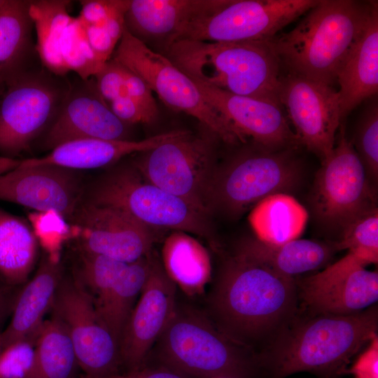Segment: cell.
Returning a JSON list of instances; mask_svg holds the SVG:
<instances>
[{
    "instance_id": "obj_5",
    "label": "cell",
    "mask_w": 378,
    "mask_h": 378,
    "mask_svg": "<svg viewBox=\"0 0 378 378\" xmlns=\"http://www.w3.org/2000/svg\"><path fill=\"white\" fill-rule=\"evenodd\" d=\"M160 365L188 378H258L257 355L220 332L204 314L175 311L153 349Z\"/></svg>"
},
{
    "instance_id": "obj_2",
    "label": "cell",
    "mask_w": 378,
    "mask_h": 378,
    "mask_svg": "<svg viewBox=\"0 0 378 378\" xmlns=\"http://www.w3.org/2000/svg\"><path fill=\"white\" fill-rule=\"evenodd\" d=\"M377 306L350 315L300 312L290 326L257 355L261 376L286 378L306 372L319 378L348 372L352 358L376 336Z\"/></svg>"
},
{
    "instance_id": "obj_4",
    "label": "cell",
    "mask_w": 378,
    "mask_h": 378,
    "mask_svg": "<svg viewBox=\"0 0 378 378\" xmlns=\"http://www.w3.org/2000/svg\"><path fill=\"white\" fill-rule=\"evenodd\" d=\"M162 54L192 78L234 94L281 106V68L270 41L178 40Z\"/></svg>"
},
{
    "instance_id": "obj_17",
    "label": "cell",
    "mask_w": 378,
    "mask_h": 378,
    "mask_svg": "<svg viewBox=\"0 0 378 378\" xmlns=\"http://www.w3.org/2000/svg\"><path fill=\"white\" fill-rule=\"evenodd\" d=\"M20 161L0 170V200L33 211H55L69 221L82 202L79 171L50 164L22 166Z\"/></svg>"
},
{
    "instance_id": "obj_46",
    "label": "cell",
    "mask_w": 378,
    "mask_h": 378,
    "mask_svg": "<svg viewBox=\"0 0 378 378\" xmlns=\"http://www.w3.org/2000/svg\"><path fill=\"white\" fill-rule=\"evenodd\" d=\"M8 0H0V10H1L8 3Z\"/></svg>"
},
{
    "instance_id": "obj_7",
    "label": "cell",
    "mask_w": 378,
    "mask_h": 378,
    "mask_svg": "<svg viewBox=\"0 0 378 378\" xmlns=\"http://www.w3.org/2000/svg\"><path fill=\"white\" fill-rule=\"evenodd\" d=\"M84 202L118 209L149 229L211 239L209 216L146 180L133 164L118 165L102 176L89 189Z\"/></svg>"
},
{
    "instance_id": "obj_27",
    "label": "cell",
    "mask_w": 378,
    "mask_h": 378,
    "mask_svg": "<svg viewBox=\"0 0 378 378\" xmlns=\"http://www.w3.org/2000/svg\"><path fill=\"white\" fill-rule=\"evenodd\" d=\"M30 1L8 0L0 10V81L6 84L29 69L36 46Z\"/></svg>"
},
{
    "instance_id": "obj_15",
    "label": "cell",
    "mask_w": 378,
    "mask_h": 378,
    "mask_svg": "<svg viewBox=\"0 0 378 378\" xmlns=\"http://www.w3.org/2000/svg\"><path fill=\"white\" fill-rule=\"evenodd\" d=\"M365 267L348 253L318 273L295 278L300 307L310 314L350 315L372 306L378 299V273Z\"/></svg>"
},
{
    "instance_id": "obj_1",
    "label": "cell",
    "mask_w": 378,
    "mask_h": 378,
    "mask_svg": "<svg viewBox=\"0 0 378 378\" xmlns=\"http://www.w3.org/2000/svg\"><path fill=\"white\" fill-rule=\"evenodd\" d=\"M207 305V317L216 328L256 355L300 312L295 278L279 275L237 253L225 260Z\"/></svg>"
},
{
    "instance_id": "obj_35",
    "label": "cell",
    "mask_w": 378,
    "mask_h": 378,
    "mask_svg": "<svg viewBox=\"0 0 378 378\" xmlns=\"http://www.w3.org/2000/svg\"><path fill=\"white\" fill-rule=\"evenodd\" d=\"M60 48L69 71L75 72L81 79L93 77L104 64L95 56L78 18H73L66 26Z\"/></svg>"
},
{
    "instance_id": "obj_30",
    "label": "cell",
    "mask_w": 378,
    "mask_h": 378,
    "mask_svg": "<svg viewBox=\"0 0 378 378\" xmlns=\"http://www.w3.org/2000/svg\"><path fill=\"white\" fill-rule=\"evenodd\" d=\"M70 4L66 0H34L29 5V15L36 33V53L42 66L59 76H65L69 72L60 48L64 31L73 18L69 13Z\"/></svg>"
},
{
    "instance_id": "obj_21",
    "label": "cell",
    "mask_w": 378,
    "mask_h": 378,
    "mask_svg": "<svg viewBox=\"0 0 378 378\" xmlns=\"http://www.w3.org/2000/svg\"><path fill=\"white\" fill-rule=\"evenodd\" d=\"M230 0H131L125 29L145 44L161 46L162 52L175 42L191 22L225 6Z\"/></svg>"
},
{
    "instance_id": "obj_48",
    "label": "cell",
    "mask_w": 378,
    "mask_h": 378,
    "mask_svg": "<svg viewBox=\"0 0 378 378\" xmlns=\"http://www.w3.org/2000/svg\"><path fill=\"white\" fill-rule=\"evenodd\" d=\"M214 378H232V377H214Z\"/></svg>"
},
{
    "instance_id": "obj_31",
    "label": "cell",
    "mask_w": 378,
    "mask_h": 378,
    "mask_svg": "<svg viewBox=\"0 0 378 378\" xmlns=\"http://www.w3.org/2000/svg\"><path fill=\"white\" fill-rule=\"evenodd\" d=\"M76 365L68 333L52 314L38 332L32 363L23 378H72Z\"/></svg>"
},
{
    "instance_id": "obj_32",
    "label": "cell",
    "mask_w": 378,
    "mask_h": 378,
    "mask_svg": "<svg viewBox=\"0 0 378 378\" xmlns=\"http://www.w3.org/2000/svg\"><path fill=\"white\" fill-rule=\"evenodd\" d=\"M150 253L127 265L103 302L96 309L118 344L128 318L146 282L150 266Z\"/></svg>"
},
{
    "instance_id": "obj_20",
    "label": "cell",
    "mask_w": 378,
    "mask_h": 378,
    "mask_svg": "<svg viewBox=\"0 0 378 378\" xmlns=\"http://www.w3.org/2000/svg\"><path fill=\"white\" fill-rule=\"evenodd\" d=\"M192 79L204 100L226 120L244 144L251 139L252 144L270 150L300 146L280 105Z\"/></svg>"
},
{
    "instance_id": "obj_12",
    "label": "cell",
    "mask_w": 378,
    "mask_h": 378,
    "mask_svg": "<svg viewBox=\"0 0 378 378\" xmlns=\"http://www.w3.org/2000/svg\"><path fill=\"white\" fill-rule=\"evenodd\" d=\"M318 0H230L189 23L176 41H267L314 7Z\"/></svg>"
},
{
    "instance_id": "obj_22",
    "label": "cell",
    "mask_w": 378,
    "mask_h": 378,
    "mask_svg": "<svg viewBox=\"0 0 378 378\" xmlns=\"http://www.w3.org/2000/svg\"><path fill=\"white\" fill-rule=\"evenodd\" d=\"M184 131L172 130L139 141L99 139L71 141L54 148L41 158L21 160L20 164H50L76 171L102 168L116 163L128 155L150 150Z\"/></svg>"
},
{
    "instance_id": "obj_28",
    "label": "cell",
    "mask_w": 378,
    "mask_h": 378,
    "mask_svg": "<svg viewBox=\"0 0 378 378\" xmlns=\"http://www.w3.org/2000/svg\"><path fill=\"white\" fill-rule=\"evenodd\" d=\"M308 219L307 210L287 193L271 195L255 204L248 221L256 239L270 244H281L301 235Z\"/></svg>"
},
{
    "instance_id": "obj_47",
    "label": "cell",
    "mask_w": 378,
    "mask_h": 378,
    "mask_svg": "<svg viewBox=\"0 0 378 378\" xmlns=\"http://www.w3.org/2000/svg\"><path fill=\"white\" fill-rule=\"evenodd\" d=\"M8 287L0 278V289Z\"/></svg>"
},
{
    "instance_id": "obj_36",
    "label": "cell",
    "mask_w": 378,
    "mask_h": 378,
    "mask_svg": "<svg viewBox=\"0 0 378 378\" xmlns=\"http://www.w3.org/2000/svg\"><path fill=\"white\" fill-rule=\"evenodd\" d=\"M371 184L378 179V104L373 100L361 114L351 141Z\"/></svg>"
},
{
    "instance_id": "obj_16",
    "label": "cell",
    "mask_w": 378,
    "mask_h": 378,
    "mask_svg": "<svg viewBox=\"0 0 378 378\" xmlns=\"http://www.w3.org/2000/svg\"><path fill=\"white\" fill-rule=\"evenodd\" d=\"M70 220L71 235L83 251L125 263L151 251V230L118 209L83 202Z\"/></svg>"
},
{
    "instance_id": "obj_42",
    "label": "cell",
    "mask_w": 378,
    "mask_h": 378,
    "mask_svg": "<svg viewBox=\"0 0 378 378\" xmlns=\"http://www.w3.org/2000/svg\"><path fill=\"white\" fill-rule=\"evenodd\" d=\"M108 105L114 115L128 125L136 123L148 124L146 118L140 107L125 94L115 99Z\"/></svg>"
},
{
    "instance_id": "obj_14",
    "label": "cell",
    "mask_w": 378,
    "mask_h": 378,
    "mask_svg": "<svg viewBox=\"0 0 378 378\" xmlns=\"http://www.w3.org/2000/svg\"><path fill=\"white\" fill-rule=\"evenodd\" d=\"M279 100L300 146L324 161L335 144L342 116L333 87L281 70Z\"/></svg>"
},
{
    "instance_id": "obj_6",
    "label": "cell",
    "mask_w": 378,
    "mask_h": 378,
    "mask_svg": "<svg viewBox=\"0 0 378 378\" xmlns=\"http://www.w3.org/2000/svg\"><path fill=\"white\" fill-rule=\"evenodd\" d=\"M298 149L252 144L216 167L207 195L209 214L236 218L271 195L295 190L302 177Z\"/></svg>"
},
{
    "instance_id": "obj_38",
    "label": "cell",
    "mask_w": 378,
    "mask_h": 378,
    "mask_svg": "<svg viewBox=\"0 0 378 378\" xmlns=\"http://www.w3.org/2000/svg\"><path fill=\"white\" fill-rule=\"evenodd\" d=\"M36 339L17 342L0 353V378H23L34 355Z\"/></svg>"
},
{
    "instance_id": "obj_45",
    "label": "cell",
    "mask_w": 378,
    "mask_h": 378,
    "mask_svg": "<svg viewBox=\"0 0 378 378\" xmlns=\"http://www.w3.org/2000/svg\"><path fill=\"white\" fill-rule=\"evenodd\" d=\"M6 83L0 81V100L6 89Z\"/></svg>"
},
{
    "instance_id": "obj_26",
    "label": "cell",
    "mask_w": 378,
    "mask_h": 378,
    "mask_svg": "<svg viewBox=\"0 0 378 378\" xmlns=\"http://www.w3.org/2000/svg\"><path fill=\"white\" fill-rule=\"evenodd\" d=\"M162 265L172 281L188 296L204 292L211 279V261L206 248L191 234L173 231L162 248Z\"/></svg>"
},
{
    "instance_id": "obj_44",
    "label": "cell",
    "mask_w": 378,
    "mask_h": 378,
    "mask_svg": "<svg viewBox=\"0 0 378 378\" xmlns=\"http://www.w3.org/2000/svg\"><path fill=\"white\" fill-rule=\"evenodd\" d=\"M13 287H6L0 289V323L7 316L11 313L13 306L18 293L13 294L11 291Z\"/></svg>"
},
{
    "instance_id": "obj_40",
    "label": "cell",
    "mask_w": 378,
    "mask_h": 378,
    "mask_svg": "<svg viewBox=\"0 0 378 378\" xmlns=\"http://www.w3.org/2000/svg\"><path fill=\"white\" fill-rule=\"evenodd\" d=\"M123 72L125 95L131 98L140 107L146 118L148 124L153 122L158 116V109L152 90L139 76L124 66Z\"/></svg>"
},
{
    "instance_id": "obj_41",
    "label": "cell",
    "mask_w": 378,
    "mask_h": 378,
    "mask_svg": "<svg viewBox=\"0 0 378 378\" xmlns=\"http://www.w3.org/2000/svg\"><path fill=\"white\" fill-rule=\"evenodd\" d=\"M368 344L348 371L356 378H378V337H374Z\"/></svg>"
},
{
    "instance_id": "obj_10",
    "label": "cell",
    "mask_w": 378,
    "mask_h": 378,
    "mask_svg": "<svg viewBox=\"0 0 378 378\" xmlns=\"http://www.w3.org/2000/svg\"><path fill=\"white\" fill-rule=\"evenodd\" d=\"M111 57L139 76L172 110L196 118L227 144H243L232 126L204 100L189 76L125 29Z\"/></svg>"
},
{
    "instance_id": "obj_3",
    "label": "cell",
    "mask_w": 378,
    "mask_h": 378,
    "mask_svg": "<svg viewBox=\"0 0 378 378\" xmlns=\"http://www.w3.org/2000/svg\"><path fill=\"white\" fill-rule=\"evenodd\" d=\"M377 3L318 0L293 29L270 40L281 70L333 87Z\"/></svg>"
},
{
    "instance_id": "obj_37",
    "label": "cell",
    "mask_w": 378,
    "mask_h": 378,
    "mask_svg": "<svg viewBox=\"0 0 378 378\" xmlns=\"http://www.w3.org/2000/svg\"><path fill=\"white\" fill-rule=\"evenodd\" d=\"M28 219L38 241L50 250V257H55V248L71 235L70 223L61 214L55 211H32Z\"/></svg>"
},
{
    "instance_id": "obj_34",
    "label": "cell",
    "mask_w": 378,
    "mask_h": 378,
    "mask_svg": "<svg viewBox=\"0 0 378 378\" xmlns=\"http://www.w3.org/2000/svg\"><path fill=\"white\" fill-rule=\"evenodd\" d=\"M337 251L348 250L365 266L378 261V211L374 209L358 217L333 241Z\"/></svg>"
},
{
    "instance_id": "obj_39",
    "label": "cell",
    "mask_w": 378,
    "mask_h": 378,
    "mask_svg": "<svg viewBox=\"0 0 378 378\" xmlns=\"http://www.w3.org/2000/svg\"><path fill=\"white\" fill-rule=\"evenodd\" d=\"M93 78L99 92L107 104L125 94L123 66L114 58L105 62Z\"/></svg>"
},
{
    "instance_id": "obj_13",
    "label": "cell",
    "mask_w": 378,
    "mask_h": 378,
    "mask_svg": "<svg viewBox=\"0 0 378 378\" xmlns=\"http://www.w3.org/2000/svg\"><path fill=\"white\" fill-rule=\"evenodd\" d=\"M52 310L64 325L77 365L86 378H103L118 373L121 363L119 344L77 280L62 279Z\"/></svg>"
},
{
    "instance_id": "obj_24",
    "label": "cell",
    "mask_w": 378,
    "mask_h": 378,
    "mask_svg": "<svg viewBox=\"0 0 378 378\" xmlns=\"http://www.w3.org/2000/svg\"><path fill=\"white\" fill-rule=\"evenodd\" d=\"M342 118L378 91V3L337 79Z\"/></svg>"
},
{
    "instance_id": "obj_49",
    "label": "cell",
    "mask_w": 378,
    "mask_h": 378,
    "mask_svg": "<svg viewBox=\"0 0 378 378\" xmlns=\"http://www.w3.org/2000/svg\"><path fill=\"white\" fill-rule=\"evenodd\" d=\"M1 333V332H0ZM2 351L1 345V340H0V353Z\"/></svg>"
},
{
    "instance_id": "obj_18",
    "label": "cell",
    "mask_w": 378,
    "mask_h": 378,
    "mask_svg": "<svg viewBox=\"0 0 378 378\" xmlns=\"http://www.w3.org/2000/svg\"><path fill=\"white\" fill-rule=\"evenodd\" d=\"M176 288L158 258L150 251L146 282L128 318L119 344L121 363L129 370L143 366L170 320L176 307Z\"/></svg>"
},
{
    "instance_id": "obj_23",
    "label": "cell",
    "mask_w": 378,
    "mask_h": 378,
    "mask_svg": "<svg viewBox=\"0 0 378 378\" xmlns=\"http://www.w3.org/2000/svg\"><path fill=\"white\" fill-rule=\"evenodd\" d=\"M62 279L58 260L44 258L35 275L16 295L10 323L0 333L2 349L17 342L37 338Z\"/></svg>"
},
{
    "instance_id": "obj_25",
    "label": "cell",
    "mask_w": 378,
    "mask_h": 378,
    "mask_svg": "<svg viewBox=\"0 0 378 378\" xmlns=\"http://www.w3.org/2000/svg\"><path fill=\"white\" fill-rule=\"evenodd\" d=\"M337 251L333 241L296 239L281 244H270L256 238H246L236 246L234 253L279 275L295 278L324 267Z\"/></svg>"
},
{
    "instance_id": "obj_9",
    "label": "cell",
    "mask_w": 378,
    "mask_h": 378,
    "mask_svg": "<svg viewBox=\"0 0 378 378\" xmlns=\"http://www.w3.org/2000/svg\"><path fill=\"white\" fill-rule=\"evenodd\" d=\"M70 84L45 68H30L6 83L0 100L1 155L15 158L46 132Z\"/></svg>"
},
{
    "instance_id": "obj_8",
    "label": "cell",
    "mask_w": 378,
    "mask_h": 378,
    "mask_svg": "<svg viewBox=\"0 0 378 378\" xmlns=\"http://www.w3.org/2000/svg\"><path fill=\"white\" fill-rule=\"evenodd\" d=\"M341 123L337 143L321 162L311 194V207L321 227L340 238L354 220L377 209L375 187Z\"/></svg>"
},
{
    "instance_id": "obj_19",
    "label": "cell",
    "mask_w": 378,
    "mask_h": 378,
    "mask_svg": "<svg viewBox=\"0 0 378 378\" xmlns=\"http://www.w3.org/2000/svg\"><path fill=\"white\" fill-rule=\"evenodd\" d=\"M128 125L119 120L101 96L93 77L71 83L62 107L43 134L42 146L54 148L75 140H130Z\"/></svg>"
},
{
    "instance_id": "obj_11",
    "label": "cell",
    "mask_w": 378,
    "mask_h": 378,
    "mask_svg": "<svg viewBox=\"0 0 378 378\" xmlns=\"http://www.w3.org/2000/svg\"><path fill=\"white\" fill-rule=\"evenodd\" d=\"M215 134L185 130L141 153L133 164L148 181L188 202L209 216L207 195L216 171Z\"/></svg>"
},
{
    "instance_id": "obj_43",
    "label": "cell",
    "mask_w": 378,
    "mask_h": 378,
    "mask_svg": "<svg viewBox=\"0 0 378 378\" xmlns=\"http://www.w3.org/2000/svg\"><path fill=\"white\" fill-rule=\"evenodd\" d=\"M103 378H188L186 376L159 365L156 367L141 366L125 374H114Z\"/></svg>"
},
{
    "instance_id": "obj_33",
    "label": "cell",
    "mask_w": 378,
    "mask_h": 378,
    "mask_svg": "<svg viewBox=\"0 0 378 378\" xmlns=\"http://www.w3.org/2000/svg\"><path fill=\"white\" fill-rule=\"evenodd\" d=\"M128 263L83 251L77 281L95 308L103 302Z\"/></svg>"
},
{
    "instance_id": "obj_29",
    "label": "cell",
    "mask_w": 378,
    "mask_h": 378,
    "mask_svg": "<svg viewBox=\"0 0 378 378\" xmlns=\"http://www.w3.org/2000/svg\"><path fill=\"white\" fill-rule=\"evenodd\" d=\"M38 243L28 222L0 208V278L6 286L27 281L35 265Z\"/></svg>"
}]
</instances>
